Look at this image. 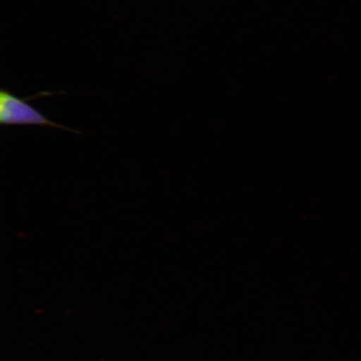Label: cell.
Listing matches in <instances>:
<instances>
[{
    "mask_svg": "<svg viewBox=\"0 0 361 361\" xmlns=\"http://www.w3.org/2000/svg\"><path fill=\"white\" fill-rule=\"evenodd\" d=\"M0 123L1 125H38L51 126L71 133L80 134L78 130L54 123L36 110L25 99L19 98L7 90L0 92Z\"/></svg>",
    "mask_w": 361,
    "mask_h": 361,
    "instance_id": "obj_1",
    "label": "cell"
}]
</instances>
